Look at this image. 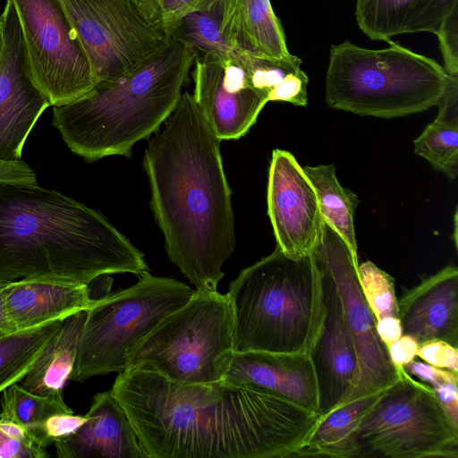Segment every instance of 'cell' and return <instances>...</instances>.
Segmentation results:
<instances>
[{
    "label": "cell",
    "mask_w": 458,
    "mask_h": 458,
    "mask_svg": "<svg viewBox=\"0 0 458 458\" xmlns=\"http://www.w3.org/2000/svg\"><path fill=\"white\" fill-rule=\"evenodd\" d=\"M419 345L413 337L403 335L400 339L387 345L391 361L396 368H403L415 360Z\"/></svg>",
    "instance_id": "cell-40"
},
{
    "label": "cell",
    "mask_w": 458,
    "mask_h": 458,
    "mask_svg": "<svg viewBox=\"0 0 458 458\" xmlns=\"http://www.w3.org/2000/svg\"><path fill=\"white\" fill-rule=\"evenodd\" d=\"M233 352V316L227 293L195 290L186 304L141 341L129 368L180 383H211L224 378Z\"/></svg>",
    "instance_id": "cell-8"
},
{
    "label": "cell",
    "mask_w": 458,
    "mask_h": 458,
    "mask_svg": "<svg viewBox=\"0 0 458 458\" xmlns=\"http://www.w3.org/2000/svg\"><path fill=\"white\" fill-rule=\"evenodd\" d=\"M458 0H356L360 30L372 40L416 32L436 34Z\"/></svg>",
    "instance_id": "cell-21"
},
{
    "label": "cell",
    "mask_w": 458,
    "mask_h": 458,
    "mask_svg": "<svg viewBox=\"0 0 458 458\" xmlns=\"http://www.w3.org/2000/svg\"><path fill=\"white\" fill-rule=\"evenodd\" d=\"M195 53L170 37L148 60L85 97L53 106V125L66 146L89 162L131 157L132 147L158 131L189 81Z\"/></svg>",
    "instance_id": "cell-4"
},
{
    "label": "cell",
    "mask_w": 458,
    "mask_h": 458,
    "mask_svg": "<svg viewBox=\"0 0 458 458\" xmlns=\"http://www.w3.org/2000/svg\"><path fill=\"white\" fill-rule=\"evenodd\" d=\"M312 255L335 282L356 352L355 374L340 406L388 388L399 378L403 368L393 364L387 346L377 332V320L360 288L359 262L344 239L325 221Z\"/></svg>",
    "instance_id": "cell-12"
},
{
    "label": "cell",
    "mask_w": 458,
    "mask_h": 458,
    "mask_svg": "<svg viewBox=\"0 0 458 458\" xmlns=\"http://www.w3.org/2000/svg\"><path fill=\"white\" fill-rule=\"evenodd\" d=\"M87 310L65 318L20 381L28 392L64 403L63 392L71 378Z\"/></svg>",
    "instance_id": "cell-23"
},
{
    "label": "cell",
    "mask_w": 458,
    "mask_h": 458,
    "mask_svg": "<svg viewBox=\"0 0 458 458\" xmlns=\"http://www.w3.org/2000/svg\"><path fill=\"white\" fill-rule=\"evenodd\" d=\"M251 86L269 101H284L298 106L308 104L309 78L301 70V60L274 59L245 55L241 59Z\"/></svg>",
    "instance_id": "cell-25"
},
{
    "label": "cell",
    "mask_w": 458,
    "mask_h": 458,
    "mask_svg": "<svg viewBox=\"0 0 458 458\" xmlns=\"http://www.w3.org/2000/svg\"><path fill=\"white\" fill-rule=\"evenodd\" d=\"M2 393L0 420L21 425L29 431L51 415L73 412L65 402L31 394L18 383Z\"/></svg>",
    "instance_id": "cell-30"
},
{
    "label": "cell",
    "mask_w": 458,
    "mask_h": 458,
    "mask_svg": "<svg viewBox=\"0 0 458 458\" xmlns=\"http://www.w3.org/2000/svg\"><path fill=\"white\" fill-rule=\"evenodd\" d=\"M194 292L182 282L146 271L135 284L98 299L87 310L71 379L83 382L126 370L141 341Z\"/></svg>",
    "instance_id": "cell-7"
},
{
    "label": "cell",
    "mask_w": 458,
    "mask_h": 458,
    "mask_svg": "<svg viewBox=\"0 0 458 458\" xmlns=\"http://www.w3.org/2000/svg\"><path fill=\"white\" fill-rule=\"evenodd\" d=\"M436 35L448 75L458 76V6L445 18Z\"/></svg>",
    "instance_id": "cell-36"
},
{
    "label": "cell",
    "mask_w": 458,
    "mask_h": 458,
    "mask_svg": "<svg viewBox=\"0 0 458 458\" xmlns=\"http://www.w3.org/2000/svg\"><path fill=\"white\" fill-rule=\"evenodd\" d=\"M90 290V283L25 277L5 282L4 296L10 322L20 331L89 310L98 300Z\"/></svg>",
    "instance_id": "cell-20"
},
{
    "label": "cell",
    "mask_w": 458,
    "mask_h": 458,
    "mask_svg": "<svg viewBox=\"0 0 458 458\" xmlns=\"http://www.w3.org/2000/svg\"><path fill=\"white\" fill-rule=\"evenodd\" d=\"M64 319L52 320L0 337V393L25 377Z\"/></svg>",
    "instance_id": "cell-28"
},
{
    "label": "cell",
    "mask_w": 458,
    "mask_h": 458,
    "mask_svg": "<svg viewBox=\"0 0 458 458\" xmlns=\"http://www.w3.org/2000/svg\"><path fill=\"white\" fill-rule=\"evenodd\" d=\"M223 379L265 391L318 412V384L309 353L234 352Z\"/></svg>",
    "instance_id": "cell-17"
},
{
    "label": "cell",
    "mask_w": 458,
    "mask_h": 458,
    "mask_svg": "<svg viewBox=\"0 0 458 458\" xmlns=\"http://www.w3.org/2000/svg\"><path fill=\"white\" fill-rule=\"evenodd\" d=\"M86 422L54 443L58 458H147L134 428L111 391L95 394Z\"/></svg>",
    "instance_id": "cell-19"
},
{
    "label": "cell",
    "mask_w": 458,
    "mask_h": 458,
    "mask_svg": "<svg viewBox=\"0 0 458 458\" xmlns=\"http://www.w3.org/2000/svg\"><path fill=\"white\" fill-rule=\"evenodd\" d=\"M414 151L454 180L458 175V123L435 119L413 141Z\"/></svg>",
    "instance_id": "cell-29"
},
{
    "label": "cell",
    "mask_w": 458,
    "mask_h": 458,
    "mask_svg": "<svg viewBox=\"0 0 458 458\" xmlns=\"http://www.w3.org/2000/svg\"><path fill=\"white\" fill-rule=\"evenodd\" d=\"M241 59L194 57L192 97L221 140L244 136L268 102L251 86Z\"/></svg>",
    "instance_id": "cell-15"
},
{
    "label": "cell",
    "mask_w": 458,
    "mask_h": 458,
    "mask_svg": "<svg viewBox=\"0 0 458 458\" xmlns=\"http://www.w3.org/2000/svg\"><path fill=\"white\" fill-rule=\"evenodd\" d=\"M3 46H4L3 28H2V23L0 21V57L2 55V51H3Z\"/></svg>",
    "instance_id": "cell-43"
},
{
    "label": "cell",
    "mask_w": 458,
    "mask_h": 458,
    "mask_svg": "<svg viewBox=\"0 0 458 458\" xmlns=\"http://www.w3.org/2000/svg\"><path fill=\"white\" fill-rule=\"evenodd\" d=\"M357 273L362 293L376 320L398 318L394 279L371 261L359 264Z\"/></svg>",
    "instance_id": "cell-31"
},
{
    "label": "cell",
    "mask_w": 458,
    "mask_h": 458,
    "mask_svg": "<svg viewBox=\"0 0 458 458\" xmlns=\"http://www.w3.org/2000/svg\"><path fill=\"white\" fill-rule=\"evenodd\" d=\"M4 284L5 281H0V337L15 332L8 318L4 303Z\"/></svg>",
    "instance_id": "cell-42"
},
{
    "label": "cell",
    "mask_w": 458,
    "mask_h": 458,
    "mask_svg": "<svg viewBox=\"0 0 458 458\" xmlns=\"http://www.w3.org/2000/svg\"><path fill=\"white\" fill-rule=\"evenodd\" d=\"M234 352L309 353L323 314L321 275L311 254L277 246L230 283Z\"/></svg>",
    "instance_id": "cell-5"
},
{
    "label": "cell",
    "mask_w": 458,
    "mask_h": 458,
    "mask_svg": "<svg viewBox=\"0 0 458 458\" xmlns=\"http://www.w3.org/2000/svg\"><path fill=\"white\" fill-rule=\"evenodd\" d=\"M317 266L321 275L324 314L309 355L318 384V413L323 416L339 406L345 396L355 374L357 357L335 282L325 267Z\"/></svg>",
    "instance_id": "cell-16"
},
{
    "label": "cell",
    "mask_w": 458,
    "mask_h": 458,
    "mask_svg": "<svg viewBox=\"0 0 458 458\" xmlns=\"http://www.w3.org/2000/svg\"><path fill=\"white\" fill-rule=\"evenodd\" d=\"M303 171L315 190L324 221L344 239L358 262L353 224L358 196L340 184L334 165H306Z\"/></svg>",
    "instance_id": "cell-27"
},
{
    "label": "cell",
    "mask_w": 458,
    "mask_h": 458,
    "mask_svg": "<svg viewBox=\"0 0 458 458\" xmlns=\"http://www.w3.org/2000/svg\"><path fill=\"white\" fill-rule=\"evenodd\" d=\"M4 46L0 57V161H21L25 140L50 106L34 83L22 31L13 0L0 16Z\"/></svg>",
    "instance_id": "cell-13"
},
{
    "label": "cell",
    "mask_w": 458,
    "mask_h": 458,
    "mask_svg": "<svg viewBox=\"0 0 458 458\" xmlns=\"http://www.w3.org/2000/svg\"><path fill=\"white\" fill-rule=\"evenodd\" d=\"M87 420L85 415L72 413H56L49 416L35 426L30 432L44 447L74 434Z\"/></svg>",
    "instance_id": "cell-35"
},
{
    "label": "cell",
    "mask_w": 458,
    "mask_h": 458,
    "mask_svg": "<svg viewBox=\"0 0 458 458\" xmlns=\"http://www.w3.org/2000/svg\"><path fill=\"white\" fill-rule=\"evenodd\" d=\"M31 78L50 106L88 95L96 80L87 55L58 0H13Z\"/></svg>",
    "instance_id": "cell-11"
},
{
    "label": "cell",
    "mask_w": 458,
    "mask_h": 458,
    "mask_svg": "<svg viewBox=\"0 0 458 458\" xmlns=\"http://www.w3.org/2000/svg\"><path fill=\"white\" fill-rule=\"evenodd\" d=\"M377 332L381 341L387 346L403 335L399 318L385 317L377 321Z\"/></svg>",
    "instance_id": "cell-41"
},
{
    "label": "cell",
    "mask_w": 458,
    "mask_h": 458,
    "mask_svg": "<svg viewBox=\"0 0 458 458\" xmlns=\"http://www.w3.org/2000/svg\"><path fill=\"white\" fill-rule=\"evenodd\" d=\"M403 335L419 344L443 340L458 347V268L449 265L398 300Z\"/></svg>",
    "instance_id": "cell-18"
},
{
    "label": "cell",
    "mask_w": 458,
    "mask_h": 458,
    "mask_svg": "<svg viewBox=\"0 0 458 458\" xmlns=\"http://www.w3.org/2000/svg\"><path fill=\"white\" fill-rule=\"evenodd\" d=\"M382 393L383 391L346 403L320 416L296 457L353 458V433Z\"/></svg>",
    "instance_id": "cell-24"
},
{
    "label": "cell",
    "mask_w": 458,
    "mask_h": 458,
    "mask_svg": "<svg viewBox=\"0 0 458 458\" xmlns=\"http://www.w3.org/2000/svg\"><path fill=\"white\" fill-rule=\"evenodd\" d=\"M403 369L428 385L454 423L458 427V372L412 360Z\"/></svg>",
    "instance_id": "cell-32"
},
{
    "label": "cell",
    "mask_w": 458,
    "mask_h": 458,
    "mask_svg": "<svg viewBox=\"0 0 458 458\" xmlns=\"http://www.w3.org/2000/svg\"><path fill=\"white\" fill-rule=\"evenodd\" d=\"M221 140L188 91L145 150L150 208L168 258L198 291H217L235 249Z\"/></svg>",
    "instance_id": "cell-2"
},
{
    "label": "cell",
    "mask_w": 458,
    "mask_h": 458,
    "mask_svg": "<svg viewBox=\"0 0 458 458\" xmlns=\"http://www.w3.org/2000/svg\"><path fill=\"white\" fill-rule=\"evenodd\" d=\"M387 41L389 46L382 49L350 41L331 46L325 98L329 107L389 119L437 105L449 78L444 67Z\"/></svg>",
    "instance_id": "cell-6"
},
{
    "label": "cell",
    "mask_w": 458,
    "mask_h": 458,
    "mask_svg": "<svg viewBox=\"0 0 458 458\" xmlns=\"http://www.w3.org/2000/svg\"><path fill=\"white\" fill-rule=\"evenodd\" d=\"M143 18L169 37L179 21L206 0H131Z\"/></svg>",
    "instance_id": "cell-33"
},
{
    "label": "cell",
    "mask_w": 458,
    "mask_h": 458,
    "mask_svg": "<svg viewBox=\"0 0 458 458\" xmlns=\"http://www.w3.org/2000/svg\"><path fill=\"white\" fill-rule=\"evenodd\" d=\"M110 391L147 458L296 457L320 418L224 379L186 384L135 368L119 373Z\"/></svg>",
    "instance_id": "cell-1"
},
{
    "label": "cell",
    "mask_w": 458,
    "mask_h": 458,
    "mask_svg": "<svg viewBox=\"0 0 458 458\" xmlns=\"http://www.w3.org/2000/svg\"><path fill=\"white\" fill-rule=\"evenodd\" d=\"M146 271L144 254L98 211L38 184L0 183V281Z\"/></svg>",
    "instance_id": "cell-3"
},
{
    "label": "cell",
    "mask_w": 458,
    "mask_h": 458,
    "mask_svg": "<svg viewBox=\"0 0 458 458\" xmlns=\"http://www.w3.org/2000/svg\"><path fill=\"white\" fill-rule=\"evenodd\" d=\"M352 441L353 458H458V427L433 390L403 368L363 416Z\"/></svg>",
    "instance_id": "cell-9"
},
{
    "label": "cell",
    "mask_w": 458,
    "mask_h": 458,
    "mask_svg": "<svg viewBox=\"0 0 458 458\" xmlns=\"http://www.w3.org/2000/svg\"><path fill=\"white\" fill-rule=\"evenodd\" d=\"M267 200L276 246L293 259L311 254L320 240L324 219L303 167L288 151L273 150Z\"/></svg>",
    "instance_id": "cell-14"
},
{
    "label": "cell",
    "mask_w": 458,
    "mask_h": 458,
    "mask_svg": "<svg viewBox=\"0 0 458 458\" xmlns=\"http://www.w3.org/2000/svg\"><path fill=\"white\" fill-rule=\"evenodd\" d=\"M437 106V119L458 123V76L449 75L445 90Z\"/></svg>",
    "instance_id": "cell-39"
},
{
    "label": "cell",
    "mask_w": 458,
    "mask_h": 458,
    "mask_svg": "<svg viewBox=\"0 0 458 458\" xmlns=\"http://www.w3.org/2000/svg\"><path fill=\"white\" fill-rule=\"evenodd\" d=\"M416 356L437 368L458 372V347L443 340H430L420 344Z\"/></svg>",
    "instance_id": "cell-37"
},
{
    "label": "cell",
    "mask_w": 458,
    "mask_h": 458,
    "mask_svg": "<svg viewBox=\"0 0 458 458\" xmlns=\"http://www.w3.org/2000/svg\"><path fill=\"white\" fill-rule=\"evenodd\" d=\"M0 183L33 185L37 183L36 173L24 161H0Z\"/></svg>",
    "instance_id": "cell-38"
},
{
    "label": "cell",
    "mask_w": 458,
    "mask_h": 458,
    "mask_svg": "<svg viewBox=\"0 0 458 458\" xmlns=\"http://www.w3.org/2000/svg\"><path fill=\"white\" fill-rule=\"evenodd\" d=\"M90 64L96 85L111 82L162 50L170 40L131 0H58Z\"/></svg>",
    "instance_id": "cell-10"
},
{
    "label": "cell",
    "mask_w": 458,
    "mask_h": 458,
    "mask_svg": "<svg viewBox=\"0 0 458 458\" xmlns=\"http://www.w3.org/2000/svg\"><path fill=\"white\" fill-rule=\"evenodd\" d=\"M221 22L222 0H206L179 21L170 37L188 46L195 56L228 61L247 55L235 48Z\"/></svg>",
    "instance_id": "cell-26"
},
{
    "label": "cell",
    "mask_w": 458,
    "mask_h": 458,
    "mask_svg": "<svg viewBox=\"0 0 458 458\" xmlns=\"http://www.w3.org/2000/svg\"><path fill=\"white\" fill-rule=\"evenodd\" d=\"M221 25L243 55L274 59L293 55L270 0H222Z\"/></svg>",
    "instance_id": "cell-22"
},
{
    "label": "cell",
    "mask_w": 458,
    "mask_h": 458,
    "mask_svg": "<svg viewBox=\"0 0 458 458\" xmlns=\"http://www.w3.org/2000/svg\"><path fill=\"white\" fill-rule=\"evenodd\" d=\"M41 445L24 427L0 420V458H47Z\"/></svg>",
    "instance_id": "cell-34"
}]
</instances>
